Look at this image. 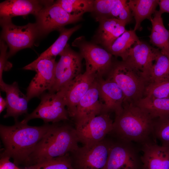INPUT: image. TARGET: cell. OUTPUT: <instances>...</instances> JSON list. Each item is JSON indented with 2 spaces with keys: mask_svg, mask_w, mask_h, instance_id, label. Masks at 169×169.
<instances>
[{
  "mask_svg": "<svg viewBox=\"0 0 169 169\" xmlns=\"http://www.w3.org/2000/svg\"><path fill=\"white\" fill-rule=\"evenodd\" d=\"M15 121L12 126L0 125V135L4 146L0 156L12 158L17 166H25L29 156L52 124L47 123L39 126H31L18 120Z\"/></svg>",
  "mask_w": 169,
  "mask_h": 169,
  "instance_id": "obj_1",
  "label": "cell"
},
{
  "mask_svg": "<svg viewBox=\"0 0 169 169\" xmlns=\"http://www.w3.org/2000/svg\"><path fill=\"white\" fill-rule=\"evenodd\" d=\"M123 107L115 115L110 133L118 140L140 145L156 141L153 135L154 119L135 104L124 102Z\"/></svg>",
  "mask_w": 169,
  "mask_h": 169,
  "instance_id": "obj_2",
  "label": "cell"
},
{
  "mask_svg": "<svg viewBox=\"0 0 169 169\" xmlns=\"http://www.w3.org/2000/svg\"><path fill=\"white\" fill-rule=\"evenodd\" d=\"M54 123L28 159L26 167L63 156L77 149L75 128L67 123Z\"/></svg>",
  "mask_w": 169,
  "mask_h": 169,
  "instance_id": "obj_3",
  "label": "cell"
},
{
  "mask_svg": "<svg viewBox=\"0 0 169 169\" xmlns=\"http://www.w3.org/2000/svg\"><path fill=\"white\" fill-rule=\"evenodd\" d=\"M107 76L106 79L115 83L123 91L124 102L136 104L144 97L146 80L125 61H113Z\"/></svg>",
  "mask_w": 169,
  "mask_h": 169,
  "instance_id": "obj_4",
  "label": "cell"
},
{
  "mask_svg": "<svg viewBox=\"0 0 169 169\" xmlns=\"http://www.w3.org/2000/svg\"><path fill=\"white\" fill-rule=\"evenodd\" d=\"M78 48L79 53L85 62L86 70L96 79L107 75L113 61V55L106 49L93 42L87 41L84 36L76 38L72 44Z\"/></svg>",
  "mask_w": 169,
  "mask_h": 169,
  "instance_id": "obj_5",
  "label": "cell"
},
{
  "mask_svg": "<svg viewBox=\"0 0 169 169\" xmlns=\"http://www.w3.org/2000/svg\"><path fill=\"white\" fill-rule=\"evenodd\" d=\"M0 25L2 39L6 43L9 49L8 58L21 49L31 48L39 36L36 23L18 26L13 23L11 18H0Z\"/></svg>",
  "mask_w": 169,
  "mask_h": 169,
  "instance_id": "obj_6",
  "label": "cell"
},
{
  "mask_svg": "<svg viewBox=\"0 0 169 169\" xmlns=\"http://www.w3.org/2000/svg\"><path fill=\"white\" fill-rule=\"evenodd\" d=\"M113 142L105 138L69 153L74 169H105Z\"/></svg>",
  "mask_w": 169,
  "mask_h": 169,
  "instance_id": "obj_7",
  "label": "cell"
},
{
  "mask_svg": "<svg viewBox=\"0 0 169 169\" xmlns=\"http://www.w3.org/2000/svg\"><path fill=\"white\" fill-rule=\"evenodd\" d=\"M37 107L21 122L26 123L35 118L41 119L45 123H58L69 120V117L63 96L60 91L55 93L44 92Z\"/></svg>",
  "mask_w": 169,
  "mask_h": 169,
  "instance_id": "obj_8",
  "label": "cell"
},
{
  "mask_svg": "<svg viewBox=\"0 0 169 169\" xmlns=\"http://www.w3.org/2000/svg\"><path fill=\"white\" fill-rule=\"evenodd\" d=\"M59 55L60 58L56 64L54 84L48 91L50 93L58 92L82 74L83 58L79 53L72 49L67 44Z\"/></svg>",
  "mask_w": 169,
  "mask_h": 169,
  "instance_id": "obj_9",
  "label": "cell"
},
{
  "mask_svg": "<svg viewBox=\"0 0 169 169\" xmlns=\"http://www.w3.org/2000/svg\"><path fill=\"white\" fill-rule=\"evenodd\" d=\"M56 63L55 57L46 58L37 62L33 61L23 68L36 72L27 89L26 95L28 101L50 89L54 81Z\"/></svg>",
  "mask_w": 169,
  "mask_h": 169,
  "instance_id": "obj_10",
  "label": "cell"
},
{
  "mask_svg": "<svg viewBox=\"0 0 169 169\" xmlns=\"http://www.w3.org/2000/svg\"><path fill=\"white\" fill-rule=\"evenodd\" d=\"M140 151L134 143L113 141L105 169H142Z\"/></svg>",
  "mask_w": 169,
  "mask_h": 169,
  "instance_id": "obj_11",
  "label": "cell"
},
{
  "mask_svg": "<svg viewBox=\"0 0 169 169\" xmlns=\"http://www.w3.org/2000/svg\"><path fill=\"white\" fill-rule=\"evenodd\" d=\"M113 121L109 113H102L75 125L79 142L88 146L102 141L112 131Z\"/></svg>",
  "mask_w": 169,
  "mask_h": 169,
  "instance_id": "obj_12",
  "label": "cell"
},
{
  "mask_svg": "<svg viewBox=\"0 0 169 169\" xmlns=\"http://www.w3.org/2000/svg\"><path fill=\"white\" fill-rule=\"evenodd\" d=\"M39 35L59 30L67 24L81 20L82 16L71 15L56 2L44 7L35 16Z\"/></svg>",
  "mask_w": 169,
  "mask_h": 169,
  "instance_id": "obj_13",
  "label": "cell"
},
{
  "mask_svg": "<svg viewBox=\"0 0 169 169\" xmlns=\"http://www.w3.org/2000/svg\"><path fill=\"white\" fill-rule=\"evenodd\" d=\"M159 51L157 48L140 40L130 49L125 61L140 73L147 83L153 62Z\"/></svg>",
  "mask_w": 169,
  "mask_h": 169,
  "instance_id": "obj_14",
  "label": "cell"
},
{
  "mask_svg": "<svg viewBox=\"0 0 169 169\" xmlns=\"http://www.w3.org/2000/svg\"><path fill=\"white\" fill-rule=\"evenodd\" d=\"M96 79L94 75L85 71L59 90L63 96L69 117L73 118L78 103Z\"/></svg>",
  "mask_w": 169,
  "mask_h": 169,
  "instance_id": "obj_15",
  "label": "cell"
},
{
  "mask_svg": "<svg viewBox=\"0 0 169 169\" xmlns=\"http://www.w3.org/2000/svg\"><path fill=\"white\" fill-rule=\"evenodd\" d=\"M103 113L97 79L78 103L73 118L75 125L84 122Z\"/></svg>",
  "mask_w": 169,
  "mask_h": 169,
  "instance_id": "obj_16",
  "label": "cell"
},
{
  "mask_svg": "<svg viewBox=\"0 0 169 169\" xmlns=\"http://www.w3.org/2000/svg\"><path fill=\"white\" fill-rule=\"evenodd\" d=\"M100 99L103 104V113L114 112L115 115L122 110L124 93L115 82L103 78L97 79Z\"/></svg>",
  "mask_w": 169,
  "mask_h": 169,
  "instance_id": "obj_17",
  "label": "cell"
},
{
  "mask_svg": "<svg viewBox=\"0 0 169 169\" xmlns=\"http://www.w3.org/2000/svg\"><path fill=\"white\" fill-rule=\"evenodd\" d=\"M54 1L7 0L0 4V18L12 17L32 14L36 16L46 6Z\"/></svg>",
  "mask_w": 169,
  "mask_h": 169,
  "instance_id": "obj_18",
  "label": "cell"
},
{
  "mask_svg": "<svg viewBox=\"0 0 169 169\" xmlns=\"http://www.w3.org/2000/svg\"><path fill=\"white\" fill-rule=\"evenodd\" d=\"M142 169H169V146L153 141L141 145Z\"/></svg>",
  "mask_w": 169,
  "mask_h": 169,
  "instance_id": "obj_19",
  "label": "cell"
},
{
  "mask_svg": "<svg viewBox=\"0 0 169 169\" xmlns=\"http://www.w3.org/2000/svg\"><path fill=\"white\" fill-rule=\"evenodd\" d=\"M99 26L93 42L106 49L126 30L125 25L115 18H104L98 20Z\"/></svg>",
  "mask_w": 169,
  "mask_h": 169,
  "instance_id": "obj_20",
  "label": "cell"
},
{
  "mask_svg": "<svg viewBox=\"0 0 169 169\" xmlns=\"http://www.w3.org/2000/svg\"><path fill=\"white\" fill-rule=\"evenodd\" d=\"M0 89L6 94L7 110L4 118L12 117L16 120L20 115L27 113L28 101L26 95L19 90L17 82L10 84L5 83Z\"/></svg>",
  "mask_w": 169,
  "mask_h": 169,
  "instance_id": "obj_21",
  "label": "cell"
},
{
  "mask_svg": "<svg viewBox=\"0 0 169 169\" xmlns=\"http://www.w3.org/2000/svg\"><path fill=\"white\" fill-rule=\"evenodd\" d=\"M162 15L159 10H156L150 20L152 26L150 42L169 56V31L164 26Z\"/></svg>",
  "mask_w": 169,
  "mask_h": 169,
  "instance_id": "obj_22",
  "label": "cell"
},
{
  "mask_svg": "<svg viewBox=\"0 0 169 169\" xmlns=\"http://www.w3.org/2000/svg\"><path fill=\"white\" fill-rule=\"evenodd\" d=\"M159 0H129L127 4L135 21L134 30H140L141 22L147 19L149 20L152 17L158 5Z\"/></svg>",
  "mask_w": 169,
  "mask_h": 169,
  "instance_id": "obj_23",
  "label": "cell"
},
{
  "mask_svg": "<svg viewBox=\"0 0 169 169\" xmlns=\"http://www.w3.org/2000/svg\"><path fill=\"white\" fill-rule=\"evenodd\" d=\"M139 40L134 29L126 30L106 50L112 55L120 57L122 61H125L127 58L130 49Z\"/></svg>",
  "mask_w": 169,
  "mask_h": 169,
  "instance_id": "obj_24",
  "label": "cell"
},
{
  "mask_svg": "<svg viewBox=\"0 0 169 169\" xmlns=\"http://www.w3.org/2000/svg\"><path fill=\"white\" fill-rule=\"evenodd\" d=\"M154 119L169 114V98L144 97L136 104Z\"/></svg>",
  "mask_w": 169,
  "mask_h": 169,
  "instance_id": "obj_25",
  "label": "cell"
},
{
  "mask_svg": "<svg viewBox=\"0 0 169 169\" xmlns=\"http://www.w3.org/2000/svg\"><path fill=\"white\" fill-rule=\"evenodd\" d=\"M153 64L147 83L169 81V56L160 51Z\"/></svg>",
  "mask_w": 169,
  "mask_h": 169,
  "instance_id": "obj_26",
  "label": "cell"
},
{
  "mask_svg": "<svg viewBox=\"0 0 169 169\" xmlns=\"http://www.w3.org/2000/svg\"><path fill=\"white\" fill-rule=\"evenodd\" d=\"M81 27L80 25H78L70 28H63L60 29L58 30L60 32V35L58 38L33 62H37L44 58L55 57L56 56L59 55L67 45V42L71 35Z\"/></svg>",
  "mask_w": 169,
  "mask_h": 169,
  "instance_id": "obj_27",
  "label": "cell"
},
{
  "mask_svg": "<svg viewBox=\"0 0 169 169\" xmlns=\"http://www.w3.org/2000/svg\"><path fill=\"white\" fill-rule=\"evenodd\" d=\"M68 13L82 16L85 13L93 12L94 0H59L55 2Z\"/></svg>",
  "mask_w": 169,
  "mask_h": 169,
  "instance_id": "obj_28",
  "label": "cell"
},
{
  "mask_svg": "<svg viewBox=\"0 0 169 169\" xmlns=\"http://www.w3.org/2000/svg\"><path fill=\"white\" fill-rule=\"evenodd\" d=\"M153 135L161 145L169 146V114L154 119Z\"/></svg>",
  "mask_w": 169,
  "mask_h": 169,
  "instance_id": "obj_29",
  "label": "cell"
},
{
  "mask_svg": "<svg viewBox=\"0 0 169 169\" xmlns=\"http://www.w3.org/2000/svg\"><path fill=\"white\" fill-rule=\"evenodd\" d=\"M25 167L27 169H74L72 165L69 153Z\"/></svg>",
  "mask_w": 169,
  "mask_h": 169,
  "instance_id": "obj_30",
  "label": "cell"
},
{
  "mask_svg": "<svg viewBox=\"0 0 169 169\" xmlns=\"http://www.w3.org/2000/svg\"><path fill=\"white\" fill-rule=\"evenodd\" d=\"M144 97L169 98V81L148 84L146 87Z\"/></svg>",
  "mask_w": 169,
  "mask_h": 169,
  "instance_id": "obj_31",
  "label": "cell"
},
{
  "mask_svg": "<svg viewBox=\"0 0 169 169\" xmlns=\"http://www.w3.org/2000/svg\"><path fill=\"white\" fill-rule=\"evenodd\" d=\"M116 0H94L92 12L96 21L104 18H110V14Z\"/></svg>",
  "mask_w": 169,
  "mask_h": 169,
  "instance_id": "obj_32",
  "label": "cell"
},
{
  "mask_svg": "<svg viewBox=\"0 0 169 169\" xmlns=\"http://www.w3.org/2000/svg\"><path fill=\"white\" fill-rule=\"evenodd\" d=\"M0 87L3 85L5 83L3 79V74L4 71L9 70L12 67V63L8 61V58L7 52V46L5 42L0 40Z\"/></svg>",
  "mask_w": 169,
  "mask_h": 169,
  "instance_id": "obj_33",
  "label": "cell"
},
{
  "mask_svg": "<svg viewBox=\"0 0 169 169\" xmlns=\"http://www.w3.org/2000/svg\"><path fill=\"white\" fill-rule=\"evenodd\" d=\"M127 2V1L125 0H116L111 10L110 18L118 19L122 10Z\"/></svg>",
  "mask_w": 169,
  "mask_h": 169,
  "instance_id": "obj_34",
  "label": "cell"
},
{
  "mask_svg": "<svg viewBox=\"0 0 169 169\" xmlns=\"http://www.w3.org/2000/svg\"><path fill=\"white\" fill-rule=\"evenodd\" d=\"M8 156H0V169H18L19 167L14 163L11 162Z\"/></svg>",
  "mask_w": 169,
  "mask_h": 169,
  "instance_id": "obj_35",
  "label": "cell"
},
{
  "mask_svg": "<svg viewBox=\"0 0 169 169\" xmlns=\"http://www.w3.org/2000/svg\"><path fill=\"white\" fill-rule=\"evenodd\" d=\"M158 5L159 11L162 14L164 13H169V0H159Z\"/></svg>",
  "mask_w": 169,
  "mask_h": 169,
  "instance_id": "obj_36",
  "label": "cell"
},
{
  "mask_svg": "<svg viewBox=\"0 0 169 169\" xmlns=\"http://www.w3.org/2000/svg\"><path fill=\"white\" fill-rule=\"evenodd\" d=\"M7 107V102L5 99H4L0 95V113H1Z\"/></svg>",
  "mask_w": 169,
  "mask_h": 169,
  "instance_id": "obj_37",
  "label": "cell"
},
{
  "mask_svg": "<svg viewBox=\"0 0 169 169\" xmlns=\"http://www.w3.org/2000/svg\"><path fill=\"white\" fill-rule=\"evenodd\" d=\"M18 169H20V168H19ZM24 169H27L26 167H25Z\"/></svg>",
  "mask_w": 169,
  "mask_h": 169,
  "instance_id": "obj_38",
  "label": "cell"
},
{
  "mask_svg": "<svg viewBox=\"0 0 169 169\" xmlns=\"http://www.w3.org/2000/svg\"></svg>",
  "mask_w": 169,
  "mask_h": 169,
  "instance_id": "obj_39",
  "label": "cell"
}]
</instances>
